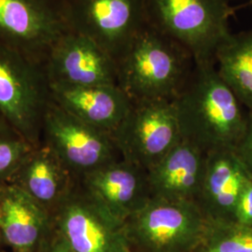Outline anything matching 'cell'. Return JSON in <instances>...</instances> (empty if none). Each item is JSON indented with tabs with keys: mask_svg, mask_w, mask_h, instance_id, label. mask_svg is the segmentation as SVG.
Instances as JSON below:
<instances>
[{
	"mask_svg": "<svg viewBox=\"0 0 252 252\" xmlns=\"http://www.w3.org/2000/svg\"><path fill=\"white\" fill-rule=\"evenodd\" d=\"M54 103L83 123L112 135L133 101L118 85H50Z\"/></svg>",
	"mask_w": 252,
	"mask_h": 252,
	"instance_id": "14",
	"label": "cell"
},
{
	"mask_svg": "<svg viewBox=\"0 0 252 252\" xmlns=\"http://www.w3.org/2000/svg\"><path fill=\"white\" fill-rule=\"evenodd\" d=\"M173 103L181 140L205 154L234 150L243 135L248 113L215 62L195 63Z\"/></svg>",
	"mask_w": 252,
	"mask_h": 252,
	"instance_id": "1",
	"label": "cell"
},
{
	"mask_svg": "<svg viewBox=\"0 0 252 252\" xmlns=\"http://www.w3.org/2000/svg\"><path fill=\"white\" fill-rule=\"evenodd\" d=\"M215 64L242 106L252 110V32L231 34L218 50Z\"/></svg>",
	"mask_w": 252,
	"mask_h": 252,
	"instance_id": "18",
	"label": "cell"
},
{
	"mask_svg": "<svg viewBox=\"0 0 252 252\" xmlns=\"http://www.w3.org/2000/svg\"><path fill=\"white\" fill-rule=\"evenodd\" d=\"M194 64L186 50L147 26L118 61V86L132 101L174 100Z\"/></svg>",
	"mask_w": 252,
	"mask_h": 252,
	"instance_id": "2",
	"label": "cell"
},
{
	"mask_svg": "<svg viewBox=\"0 0 252 252\" xmlns=\"http://www.w3.org/2000/svg\"><path fill=\"white\" fill-rule=\"evenodd\" d=\"M54 223V222H53ZM36 252H74L63 236L53 225L51 232Z\"/></svg>",
	"mask_w": 252,
	"mask_h": 252,
	"instance_id": "23",
	"label": "cell"
},
{
	"mask_svg": "<svg viewBox=\"0 0 252 252\" xmlns=\"http://www.w3.org/2000/svg\"><path fill=\"white\" fill-rule=\"evenodd\" d=\"M206 224L195 202L151 199L126 219L125 229L133 252H192Z\"/></svg>",
	"mask_w": 252,
	"mask_h": 252,
	"instance_id": "5",
	"label": "cell"
},
{
	"mask_svg": "<svg viewBox=\"0 0 252 252\" xmlns=\"http://www.w3.org/2000/svg\"><path fill=\"white\" fill-rule=\"evenodd\" d=\"M77 182L54 151L41 142L27 154L9 183L24 190L53 214Z\"/></svg>",
	"mask_w": 252,
	"mask_h": 252,
	"instance_id": "15",
	"label": "cell"
},
{
	"mask_svg": "<svg viewBox=\"0 0 252 252\" xmlns=\"http://www.w3.org/2000/svg\"><path fill=\"white\" fill-rule=\"evenodd\" d=\"M36 146L0 119V187L9 183L20 164Z\"/></svg>",
	"mask_w": 252,
	"mask_h": 252,
	"instance_id": "20",
	"label": "cell"
},
{
	"mask_svg": "<svg viewBox=\"0 0 252 252\" xmlns=\"http://www.w3.org/2000/svg\"><path fill=\"white\" fill-rule=\"evenodd\" d=\"M41 142L77 180L122 158L112 135L74 117L52 98L43 120Z\"/></svg>",
	"mask_w": 252,
	"mask_h": 252,
	"instance_id": "9",
	"label": "cell"
},
{
	"mask_svg": "<svg viewBox=\"0 0 252 252\" xmlns=\"http://www.w3.org/2000/svg\"><path fill=\"white\" fill-rule=\"evenodd\" d=\"M70 31L94 41L114 60L148 26L144 0H60Z\"/></svg>",
	"mask_w": 252,
	"mask_h": 252,
	"instance_id": "6",
	"label": "cell"
},
{
	"mask_svg": "<svg viewBox=\"0 0 252 252\" xmlns=\"http://www.w3.org/2000/svg\"><path fill=\"white\" fill-rule=\"evenodd\" d=\"M52 217L74 252H133L125 222L92 198L79 181Z\"/></svg>",
	"mask_w": 252,
	"mask_h": 252,
	"instance_id": "10",
	"label": "cell"
},
{
	"mask_svg": "<svg viewBox=\"0 0 252 252\" xmlns=\"http://www.w3.org/2000/svg\"><path fill=\"white\" fill-rule=\"evenodd\" d=\"M192 252H252V229L234 220H209Z\"/></svg>",
	"mask_w": 252,
	"mask_h": 252,
	"instance_id": "19",
	"label": "cell"
},
{
	"mask_svg": "<svg viewBox=\"0 0 252 252\" xmlns=\"http://www.w3.org/2000/svg\"><path fill=\"white\" fill-rule=\"evenodd\" d=\"M43 68L49 85H118L114 58L90 38L73 31L54 44Z\"/></svg>",
	"mask_w": 252,
	"mask_h": 252,
	"instance_id": "11",
	"label": "cell"
},
{
	"mask_svg": "<svg viewBox=\"0 0 252 252\" xmlns=\"http://www.w3.org/2000/svg\"><path fill=\"white\" fill-rule=\"evenodd\" d=\"M234 221L252 229V175L250 173L235 207Z\"/></svg>",
	"mask_w": 252,
	"mask_h": 252,
	"instance_id": "21",
	"label": "cell"
},
{
	"mask_svg": "<svg viewBox=\"0 0 252 252\" xmlns=\"http://www.w3.org/2000/svg\"><path fill=\"white\" fill-rule=\"evenodd\" d=\"M206 162L207 154L181 140L147 171L152 199L196 202Z\"/></svg>",
	"mask_w": 252,
	"mask_h": 252,
	"instance_id": "16",
	"label": "cell"
},
{
	"mask_svg": "<svg viewBox=\"0 0 252 252\" xmlns=\"http://www.w3.org/2000/svg\"><path fill=\"white\" fill-rule=\"evenodd\" d=\"M5 250V246L3 243V239H2V234H1V229H0V252H4Z\"/></svg>",
	"mask_w": 252,
	"mask_h": 252,
	"instance_id": "24",
	"label": "cell"
},
{
	"mask_svg": "<svg viewBox=\"0 0 252 252\" xmlns=\"http://www.w3.org/2000/svg\"><path fill=\"white\" fill-rule=\"evenodd\" d=\"M50 102L43 66L0 44V119L37 146Z\"/></svg>",
	"mask_w": 252,
	"mask_h": 252,
	"instance_id": "4",
	"label": "cell"
},
{
	"mask_svg": "<svg viewBox=\"0 0 252 252\" xmlns=\"http://www.w3.org/2000/svg\"><path fill=\"white\" fill-rule=\"evenodd\" d=\"M249 172L234 150L207 154L206 171L196 204L207 220H234Z\"/></svg>",
	"mask_w": 252,
	"mask_h": 252,
	"instance_id": "17",
	"label": "cell"
},
{
	"mask_svg": "<svg viewBox=\"0 0 252 252\" xmlns=\"http://www.w3.org/2000/svg\"></svg>",
	"mask_w": 252,
	"mask_h": 252,
	"instance_id": "26",
	"label": "cell"
},
{
	"mask_svg": "<svg viewBox=\"0 0 252 252\" xmlns=\"http://www.w3.org/2000/svg\"><path fill=\"white\" fill-rule=\"evenodd\" d=\"M78 181L92 198L124 222L152 199L147 171L123 158Z\"/></svg>",
	"mask_w": 252,
	"mask_h": 252,
	"instance_id": "12",
	"label": "cell"
},
{
	"mask_svg": "<svg viewBox=\"0 0 252 252\" xmlns=\"http://www.w3.org/2000/svg\"><path fill=\"white\" fill-rule=\"evenodd\" d=\"M68 31L60 0H0V44L34 63L43 66Z\"/></svg>",
	"mask_w": 252,
	"mask_h": 252,
	"instance_id": "8",
	"label": "cell"
},
{
	"mask_svg": "<svg viewBox=\"0 0 252 252\" xmlns=\"http://www.w3.org/2000/svg\"><path fill=\"white\" fill-rule=\"evenodd\" d=\"M149 27L189 53L195 63L215 62L231 36L234 10L228 0H144Z\"/></svg>",
	"mask_w": 252,
	"mask_h": 252,
	"instance_id": "3",
	"label": "cell"
},
{
	"mask_svg": "<svg viewBox=\"0 0 252 252\" xmlns=\"http://www.w3.org/2000/svg\"><path fill=\"white\" fill-rule=\"evenodd\" d=\"M111 135L124 160L148 171L181 141L173 100L133 101Z\"/></svg>",
	"mask_w": 252,
	"mask_h": 252,
	"instance_id": "7",
	"label": "cell"
},
{
	"mask_svg": "<svg viewBox=\"0 0 252 252\" xmlns=\"http://www.w3.org/2000/svg\"><path fill=\"white\" fill-rule=\"evenodd\" d=\"M53 217L17 186L0 187V229L9 252H36L53 228Z\"/></svg>",
	"mask_w": 252,
	"mask_h": 252,
	"instance_id": "13",
	"label": "cell"
},
{
	"mask_svg": "<svg viewBox=\"0 0 252 252\" xmlns=\"http://www.w3.org/2000/svg\"><path fill=\"white\" fill-rule=\"evenodd\" d=\"M251 3L252 4V0H251Z\"/></svg>",
	"mask_w": 252,
	"mask_h": 252,
	"instance_id": "25",
	"label": "cell"
},
{
	"mask_svg": "<svg viewBox=\"0 0 252 252\" xmlns=\"http://www.w3.org/2000/svg\"><path fill=\"white\" fill-rule=\"evenodd\" d=\"M234 151L246 169L252 175V110L248 111L245 131Z\"/></svg>",
	"mask_w": 252,
	"mask_h": 252,
	"instance_id": "22",
	"label": "cell"
}]
</instances>
